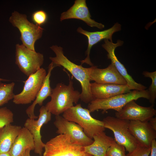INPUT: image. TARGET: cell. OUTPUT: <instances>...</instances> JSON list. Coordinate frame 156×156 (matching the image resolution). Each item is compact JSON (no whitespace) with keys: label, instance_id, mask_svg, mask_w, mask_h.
Returning a JSON list of instances; mask_svg holds the SVG:
<instances>
[{"label":"cell","instance_id":"obj_1","mask_svg":"<svg viewBox=\"0 0 156 156\" xmlns=\"http://www.w3.org/2000/svg\"><path fill=\"white\" fill-rule=\"evenodd\" d=\"M50 48L56 55L49 59L56 66H62L68 70L80 83L82 88L80 99L84 103H89L94 99L90 91V83L87 68L77 65L70 61L64 54L63 48L53 45Z\"/></svg>","mask_w":156,"mask_h":156},{"label":"cell","instance_id":"obj_2","mask_svg":"<svg viewBox=\"0 0 156 156\" xmlns=\"http://www.w3.org/2000/svg\"><path fill=\"white\" fill-rule=\"evenodd\" d=\"M80 92L75 90L73 82L70 80L68 85L62 83H57L52 89L51 100L45 106L46 109L55 116L60 115L77 104L80 96Z\"/></svg>","mask_w":156,"mask_h":156},{"label":"cell","instance_id":"obj_3","mask_svg":"<svg viewBox=\"0 0 156 156\" xmlns=\"http://www.w3.org/2000/svg\"><path fill=\"white\" fill-rule=\"evenodd\" d=\"M90 113L88 109L83 108L79 103L65 111L62 116L67 120L79 125L85 134L93 139L94 135L104 131L105 128L103 121L94 118Z\"/></svg>","mask_w":156,"mask_h":156},{"label":"cell","instance_id":"obj_4","mask_svg":"<svg viewBox=\"0 0 156 156\" xmlns=\"http://www.w3.org/2000/svg\"><path fill=\"white\" fill-rule=\"evenodd\" d=\"M142 98L149 100L150 96L148 89L143 90H134L107 99H95L89 103L88 109L90 113L99 109L102 110L103 113L110 109L118 112L129 102Z\"/></svg>","mask_w":156,"mask_h":156},{"label":"cell","instance_id":"obj_5","mask_svg":"<svg viewBox=\"0 0 156 156\" xmlns=\"http://www.w3.org/2000/svg\"><path fill=\"white\" fill-rule=\"evenodd\" d=\"M9 21L19 29L21 34L20 39L23 44L30 49L35 51V43L41 37L44 29L28 21L25 14L16 11L12 13Z\"/></svg>","mask_w":156,"mask_h":156},{"label":"cell","instance_id":"obj_6","mask_svg":"<svg viewBox=\"0 0 156 156\" xmlns=\"http://www.w3.org/2000/svg\"><path fill=\"white\" fill-rule=\"evenodd\" d=\"M102 121L104 128L113 132L115 141L124 146L128 153L132 151L138 146L136 140L129 129V120L108 116Z\"/></svg>","mask_w":156,"mask_h":156},{"label":"cell","instance_id":"obj_7","mask_svg":"<svg viewBox=\"0 0 156 156\" xmlns=\"http://www.w3.org/2000/svg\"><path fill=\"white\" fill-rule=\"evenodd\" d=\"M43 156H83L84 147L73 143L66 134H59L45 144Z\"/></svg>","mask_w":156,"mask_h":156},{"label":"cell","instance_id":"obj_8","mask_svg":"<svg viewBox=\"0 0 156 156\" xmlns=\"http://www.w3.org/2000/svg\"><path fill=\"white\" fill-rule=\"evenodd\" d=\"M43 55L30 49L22 44L16 45L15 64L27 77L36 72L44 62Z\"/></svg>","mask_w":156,"mask_h":156},{"label":"cell","instance_id":"obj_9","mask_svg":"<svg viewBox=\"0 0 156 156\" xmlns=\"http://www.w3.org/2000/svg\"><path fill=\"white\" fill-rule=\"evenodd\" d=\"M47 75L46 70L40 68L28 77L25 81L23 90L14 95L13 101L16 104H27L34 101L40 90Z\"/></svg>","mask_w":156,"mask_h":156},{"label":"cell","instance_id":"obj_10","mask_svg":"<svg viewBox=\"0 0 156 156\" xmlns=\"http://www.w3.org/2000/svg\"><path fill=\"white\" fill-rule=\"evenodd\" d=\"M54 125L57 129L56 133L59 134H66L70 137L71 142L85 147L92 144L93 140L88 137L82 127L78 124L68 121L63 116H56Z\"/></svg>","mask_w":156,"mask_h":156},{"label":"cell","instance_id":"obj_11","mask_svg":"<svg viewBox=\"0 0 156 156\" xmlns=\"http://www.w3.org/2000/svg\"><path fill=\"white\" fill-rule=\"evenodd\" d=\"M39 112L38 120L27 118L24 123V127L29 131L33 136L35 144V153L42 156L45 144L42 140L41 129L43 125L47 123L51 120V114L44 106H42L40 108Z\"/></svg>","mask_w":156,"mask_h":156},{"label":"cell","instance_id":"obj_12","mask_svg":"<svg viewBox=\"0 0 156 156\" xmlns=\"http://www.w3.org/2000/svg\"><path fill=\"white\" fill-rule=\"evenodd\" d=\"M104 43L102 46L108 53L107 55L108 59L111 60V63L114 65L119 73L125 79L130 90H146V87L136 82L128 74L124 65L119 61L115 54L116 48L122 45L123 42L119 40H117L116 43H114L112 41H110L107 39L104 40Z\"/></svg>","mask_w":156,"mask_h":156},{"label":"cell","instance_id":"obj_13","mask_svg":"<svg viewBox=\"0 0 156 156\" xmlns=\"http://www.w3.org/2000/svg\"><path fill=\"white\" fill-rule=\"evenodd\" d=\"M156 114V110L151 105L148 107L140 106L132 100L128 103L118 112L115 113V117L131 120L148 122Z\"/></svg>","mask_w":156,"mask_h":156},{"label":"cell","instance_id":"obj_14","mask_svg":"<svg viewBox=\"0 0 156 156\" xmlns=\"http://www.w3.org/2000/svg\"><path fill=\"white\" fill-rule=\"evenodd\" d=\"M90 81H94L99 84H114L127 85L123 77L111 63L105 68L101 69L93 66L87 68Z\"/></svg>","mask_w":156,"mask_h":156},{"label":"cell","instance_id":"obj_15","mask_svg":"<svg viewBox=\"0 0 156 156\" xmlns=\"http://www.w3.org/2000/svg\"><path fill=\"white\" fill-rule=\"evenodd\" d=\"M70 19L81 20L91 27H96L100 29L103 28L105 26L91 18V16L86 0H75L74 4L67 11L62 13L60 21Z\"/></svg>","mask_w":156,"mask_h":156},{"label":"cell","instance_id":"obj_16","mask_svg":"<svg viewBox=\"0 0 156 156\" xmlns=\"http://www.w3.org/2000/svg\"><path fill=\"white\" fill-rule=\"evenodd\" d=\"M121 29V25L118 23H116L111 28L101 31L90 32L84 30L81 27H79L77 29V32L86 36L88 41V47L86 52L87 56L84 60L81 61V65L86 63L91 66H93L91 61L90 56L92 47L103 39H107L110 41H112L113 34Z\"/></svg>","mask_w":156,"mask_h":156},{"label":"cell","instance_id":"obj_17","mask_svg":"<svg viewBox=\"0 0 156 156\" xmlns=\"http://www.w3.org/2000/svg\"><path fill=\"white\" fill-rule=\"evenodd\" d=\"M129 128L138 145L151 147L152 141L156 138V131L152 128L148 122L130 121Z\"/></svg>","mask_w":156,"mask_h":156},{"label":"cell","instance_id":"obj_18","mask_svg":"<svg viewBox=\"0 0 156 156\" xmlns=\"http://www.w3.org/2000/svg\"><path fill=\"white\" fill-rule=\"evenodd\" d=\"M91 94L95 99H105L114 96L130 92L131 90L127 85L114 84L90 83Z\"/></svg>","mask_w":156,"mask_h":156},{"label":"cell","instance_id":"obj_19","mask_svg":"<svg viewBox=\"0 0 156 156\" xmlns=\"http://www.w3.org/2000/svg\"><path fill=\"white\" fill-rule=\"evenodd\" d=\"M34 142L32 135L24 127H22L8 153L11 156H21L27 149L34 150Z\"/></svg>","mask_w":156,"mask_h":156},{"label":"cell","instance_id":"obj_20","mask_svg":"<svg viewBox=\"0 0 156 156\" xmlns=\"http://www.w3.org/2000/svg\"><path fill=\"white\" fill-rule=\"evenodd\" d=\"M55 66L52 62L49 64L48 73L44 79L42 86L38 92L35 100L31 105L29 106L26 110V112L29 118L36 119L38 117L36 116L34 110L36 105L38 104L40 106L42 105L43 101L48 97L50 96L52 94V89L50 86V77L51 72Z\"/></svg>","mask_w":156,"mask_h":156},{"label":"cell","instance_id":"obj_21","mask_svg":"<svg viewBox=\"0 0 156 156\" xmlns=\"http://www.w3.org/2000/svg\"><path fill=\"white\" fill-rule=\"evenodd\" d=\"M93 139L92 144L84 147L85 152L93 156H106L107 151L114 139L106 135L104 131L94 135Z\"/></svg>","mask_w":156,"mask_h":156},{"label":"cell","instance_id":"obj_22","mask_svg":"<svg viewBox=\"0 0 156 156\" xmlns=\"http://www.w3.org/2000/svg\"><path fill=\"white\" fill-rule=\"evenodd\" d=\"M21 128L10 124L0 129V154L9 152Z\"/></svg>","mask_w":156,"mask_h":156},{"label":"cell","instance_id":"obj_23","mask_svg":"<svg viewBox=\"0 0 156 156\" xmlns=\"http://www.w3.org/2000/svg\"><path fill=\"white\" fill-rule=\"evenodd\" d=\"M15 83H3L0 82V106L13 99L15 94L13 90Z\"/></svg>","mask_w":156,"mask_h":156},{"label":"cell","instance_id":"obj_24","mask_svg":"<svg viewBox=\"0 0 156 156\" xmlns=\"http://www.w3.org/2000/svg\"><path fill=\"white\" fill-rule=\"evenodd\" d=\"M142 74L145 77H149L152 80V82L148 89L150 98L149 100L152 105L154 106L156 98V71L149 72L144 71Z\"/></svg>","mask_w":156,"mask_h":156},{"label":"cell","instance_id":"obj_25","mask_svg":"<svg viewBox=\"0 0 156 156\" xmlns=\"http://www.w3.org/2000/svg\"><path fill=\"white\" fill-rule=\"evenodd\" d=\"M13 121V113L10 110L6 107L0 108V129Z\"/></svg>","mask_w":156,"mask_h":156},{"label":"cell","instance_id":"obj_26","mask_svg":"<svg viewBox=\"0 0 156 156\" xmlns=\"http://www.w3.org/2000/svg\"><path fill=\"white\" fill-rule=\"evenodd\" d=\"M125 147L117 143L114 140L107 149L106 156H127Z\"/></svg>","mask_w":156,"mask_h":156},{"label":"cell","instance_id":"obj_27","mask_svg":"<svg viewBox=\"0 0 156 156\" xmlns=\"http://www.w3.org/2000/svg\"><path fill=\"white\" fill-rule=\"evenodd\" d=\"M32 19L35 24L40 26L46 22L47 19V14L43 10H38L33 13Z\"/></svg>","mask_w":156,"mask_h":156},{"label":"cell","instance_id":"obj_28","mask_svg":"<svg viewBox=\"0 0 156 156\" xmlns=\"http://www.w3.org/2000/svg\"><path fill=\"white\" fill-rule=\"evenodd\" d=\"M151 147H148L138 145L132 151L126 155L127 156H149L151 154Z\"/></svg>","mask_w":156,"mask_h":156},{"label":"cell","instance_id":"obj_29","mask_svg":"<svg viewBox=\"0 0 156 156\" xmlns=\"http://www.w3.org/2000/svg\"><path fill=\"white\" fill-rule=\"evenodd\" d=\"M151 156H156V141L153 140L151 143Z\"/></svg>","mask_w":156,"mask_h":156},{"label":"cell","instance_id":"obj_30","mask_svg":"<svg viewBox=\"0 0 156 156\" xmlns=\"http://www.w3.org/2000/svg\"><path fill=\"white\" fill-rule=\"evenodd\" d=\"M152 128L156 131V118L153 117L148 121Z\"/></svg>","mask_w":156,"mask_h":156},{"label":"cell","instance_id":"obj_31","mask_svg":"<svg viewBox=\"0 0 156 156\" xmlns=\"http://www.w3.org/2000/svg\"><path fill=\"white\" fill-rule=\"evenodd\" d=\"M31 151L29 149H27L21 156H31L30 152Z\"/></svg>","mask_w":156,"mask_h":156},{"label":"cell","instance_id":"obj_32","mask_svg":"<svg viewBox=\"0 0 156 156\" xmlns=\"http://www.w3.org/2000/svg\"><path fill=\"white\" fill-rule=\"evenodd\" d=\"M0 156H11L8 153L0 154Z\"/></svg>","mask_w":156,"mask_h":156},{"label":"cell","instance_id":"obj_33","mask_svg":"<svg viewBox=\"0 0 156 156\" xmlns=\"http://www.w3.org/2000/svg\"><path fill=\"white\" fill-rule=\"evenodd\" d=\"M10 81V80H8L3 79L0 78V82H1V81Z\"/></svg>","mask_w":156,"mask_h":156},{"label":"cell","instance_id":"obj_34","mask_svg":"<svg viewBox=\"0 0 156 156\" xmlns=\"http://www.w3.org/2000/svg\"><path fill=\"white\" fill-rule=\"evenodd\" d=\"M83 156H93L92 155L88 154V153H86L83 155Z\"/></svg>","mask_w":156,"mask_h":156}]
</instances>
